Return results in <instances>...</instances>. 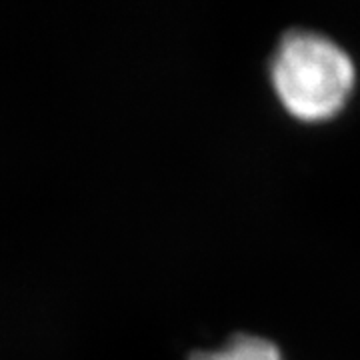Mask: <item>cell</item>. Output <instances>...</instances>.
Segmentation results:
<instances>
[{
  "instance_id": "cell-1",
  "label": "cell",
  "mask_w": 360,
  "mask_h": 360,
  "mask_svg": "<svg viewBox=\"0 0 360 360\" xmlns=\"http://www.w3.org/2000/svg\"><path fill=\"white\" fill-rule=\"evenodd\" d=\"M270 82L290 115L319 122L347 104L356 68L350 54L330 37L310 28H290L272 52Z\"/></svg>"
},
{
  "instance_id": "cell-2",
  "label": "cell",
  "mask_w": 360,
  "mask_h": 360,
  "mask_svg": "<svg viewBox=\"0 0 360 360\" xmlns=\"http://www.w3.org/2000/svg\"><path fill=\"white\" fill-rule=\"evenodd\" d=\"M188 360H283V354L264 336L236 335L219 348L196 350Z\"/></svg>"
}]
</instances>
